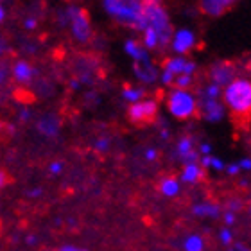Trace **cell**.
I'll return each instance as SVG.
<instances>
[{"instance_id":"41","label":"cell","mask_w":251,"mask_h":251,"mask_svg":"<svg viewBox=\"0 0 251 251\" xmlns=\"http://www.w3.org/2000/svg\"><path fill=\"white\" fill-rule=\"evenodd\" d=\"M25 242H27V244H36L38 239H36V237H34V235H29V237H27V239H25Z\"/></svg>"},{"instance_id":"49","label":"cell","mask_w":251,"mask_h":251,"mask_svg":"<svg viewBox=\"0 0 251 251\" xmlns=\"http://www.w3.org/2000/svg\"><path fill=\"white\" fill-rule=\"evenodd\" d=\"M250 208H251V198H250Z\"/></svg>"},{"instance_id":"44","label":"cell","mask_w":251,"mask_h":251,"mask_svg":"<svg viewBox=\"0 0 251 251\" xmlns=\"http://www.w3.org/2000/svg\"><path fill=\"white\" fill-rule=\"evenodd\" d=\"M4 18H5V9H4V5H0V24L4 22Z\"/></svg>"},{"instance_id":"43","label":"cell","mask_w":251,"mask_h":251,"mask_svg":"<svg viewBox=\"0 0 251 251\" xmlns=\"http://www.w3.org/2000/svg\"><path fill=\"white\" fill-rule=\"evenodd\" d=\"M160 136H162L163 140H167V138H169V129H165V127H163V129L160 131Z\"/></svg>"},{"instance_id":"30","label":"cell","mask_w":251,"mask_h":251,"mask_svg":"<svg viewBox=\"0 0 251 251\" xmlns=\"http://www.w3.org/2000/svg\"><path fill=\"white\" fill-rule=\"evenodd\" d=\"M210 167L215 169V171H225L226 165H225V163H223V160H221V158L212 156V163H210Z\"/></svg>"},{"instance_id":"31","label":"cell","mask_w":251,"mask_h":251,"mask_svg":"<svg viewBox=\"0 0 251 251\" xmlns=\"http://www.w3.org/2000/svg\"><path fill=\"white\" fill-rule=\"evenodd\" d=\"M9 181H11V178H9V174L5 173L4 169H0V188H4V187H7V185H9Z\"/></svg>"},{"instance_id":"20","label":"cell","mask_w":251,"mask_h":251,"mask_svg":"<svg viewBox=\"0 0 251 251\" xmlns=\"http://www.w3.org/2000/svg\"><path fill=\"white\" fill-rule=\"evenodd\" d=\"M144 38H142V47L146 49L147 52L149 50H154V49H160V42H158V34L152 31L151 27H147L146 31L142 32Z\"/></svg>"},{"instance_id":"4","label":"cell","mask_w":251,"mask_h":251,"mask_svg":"<svg viewBox=\"0 0 251 251\" xmlns=\"http://www.w3.org/2000/svg\"><path fill=\"white\" fill-rule=\"evenodd\" d=\"M167 111L178 121H188L198 115V99L190 90L173 88L167 95Z\"/></svg>"},{"instance_id":"10","label":"cell","mask_w":251,"mask_h":251,"mask_svg":"<svg viewBox=\"0 0 251 251\" xmlns=\"http://www.w3.org/2000/svg\"><path fill=\"white\" fill-rule=\"evenodd\" d=\"M198 113H201L206 122H221L226 115V108L221 104L219 100L212 99H203V102L198 106Z\"/></svg>"},{"instance_id":"42","label":"cell","mask_w":251,"mask_h":251,"mask_svg":"<svg viewBox=\"0 0 251 251\" xmlns=\"http://www.w3.org/2000/svg\"><path fill=\"white\" fill-rule=\"evenodd\" d=\"M235 248V251H251L248 246H244V244H237V246H233Z\"/></svg>"},{"instance_id":"37","label":"cell","mask_w":251,"mask_h":251,"mask_svg":"<svg viewBox=\"0 0 251 251\" xmlns=\"http://www.w3.org/2000/svg\"><path fill=\"white\" fill-rule=\"evenodd\" d=\"M199 152H201L203 156H210V152H212V146L204 142V144H201V146H199Z\"/></svg>"},{"instance_id":"32","label":"cell","mask_w":251,"mask_h":251,"mask_svg":"<svg viewBox=\"0 0 251 251\" xmlns=\"http://www.w3.org/2000/svg\"><path fill=\"white\" fill-rule=\"evenodd\" d=\"M38 22L36 18H32V16H29V18H25V22H24V27H25L27 31H32V29H36Z\"/></svg>"},{"instance_id":"48","label":"cell","mask_w":251,"mask_h":251,"mask_svg":"<svg viewBox=\"0 0 251 251\" xmlns=\"http://www.w3.org/2000/svg\"><path fill=\"white\" fill-rule=\"evenodd\" d=\"M79 251H88V250H83V248H79Z\"/></svg>"},{"instance_id":"2","label":"cell","mask_w":251,"mask_h":251,"mask_svg":"<svg viewBox=\"0 0 251 251\" xmlns=\"http://www.w3.org/2000/svg\"><path fill=\"white\" fill-rule=\"evenodd\" d=\"M223 100L228 110L237 119H246L251 115V81L246 77L233 79L226 88H223Z\"/></svg>"},{"instance_id":"40","label":"cell","mask_w":251,"mask_h":251,"mask_svg":"<svg viewBox=\"0 0 251 251\" xmlns=\"http://www.w3.org/2000/svg\"><path fill=\"white\" fill-rule=\"evenodd\" d=\"M58 251H79V248H75V246H61Z\"/></svg>"},{"instance_id":"36","label":"cell","mask_w":251,"mask_h":251,"mask_svg":"<svg viewBox=\"0 0 251 251\" xmlns=\"http://www.w3.org/2000/svg\"><path fill=\"white\" fill-rule=\"evenodd\" d=\"M210 163H212V156H201L199 158V167L203 169V171L210 167Z\"/></svg>"},{"instance_id":"8","label":"cell","mask_w":251,"mask_h":251,"mask_svg":"<svg viewBox=\"0 0 251 251\" xmlns=\"http://www.w3.org/2000/svg\"><path fill=\"white\" fill-rule=\"evenodd\" d=\"M162 70L169 72L173 77H178V75H194L196 70H198V65L192 59H187L185 56H176V58L165 59Z\"/></svg>"},{"instance_id":"14","label":"cell","mask_w":251,"mask_h":251,"mask_svg":"<svg viewBox=\"0 0 251 251\" xmlns=\"http://www.w3.org/2000/svg\"><path fill=\"white\" fill-rule=\"evenodd\" d=\"M34 74H36V70H34L27 61H16L15 65H13V77H15L18 83H29V81H32Z\"/></svg>"},{"instance_id":"35","label":"cell","mask_w":251,"mask_h":251,"mask_svg":"<svg viewBox=\"0 0 251 251\" xmlns=\"http://www.w3.org/2000/svg\"><path fill=\"white\" fill-rule=\"evenodd\" d=\"M226 173L230 174V176H237V174L241 173V169L237 163H230V165H226Z\"/></svg>"},{"instance_id":"6","label":"cell","mask_w":251,"mask_h":251,"mask_svg":"<svg viewBox=\"0 0 251 251\" xmlns=\"http://www.w3.org/2000/svg\"><path fill=\"white\" fill-rule=\"evenodd\" d=\"M158 115V102L154 99H144L136 104H131L127 108V119L131 124L146 126L151 124Z\"/></svg>"},{"instance_id":"38","label":"cell","mask_w":251,"mask_h":251,"mask_svg":"<svg viewBox=\"0 0 251 251\" xmlns=\"http://www.w3.org/2000/svg\"><path fill=\"white\" fill-rule=\"evenodd\" d=\"M29 119H31V111L24 108V110H22L20 113H18V121H20V122H27Z\"/></svg>"},{"instance_id":"50","label":"cell","mask_w":251,"mask_h":251,"mask_svg":"<svg viewBox=\"0 0 251 251\" xmlns=\"http://www.w3.org/2000/svg\"><path fill=\"white\" fill-rule=\"evenodd\" d=\"M49 251H52V250H49Z\"/></svg>"},{"instance_id":"11","label":"cell","mask_w":251,"mask_h":251,"mask_svg":"<svg viewBox=\"0 0 251 251\" xmlns=\"http://www.w3.org/2000/svg\"><path fill=\"white\" fill-rule=\"evenodd\" d=\"M233 2L230 0H203L199 4V9L203 11L206 16H212V18H217V16H223L225 13L231 9Z\"/></svg>"},{"instance_id":"34","label":"cell","mask_w":251,"mask_h":251,"mask_svg":"<svg viewBox=\"0 0 251 251\" xmlns=\"http://www.w3.org/2000/svg\"><path fill=\"white\" fill-rule=\"evenodd\" d=\"M156 158H158V151L154 147H149L146 151V160L147 162H152V160H156Z\"/></svg>"},{"instance_id":"45","label":"cell","mask_w":251,"mask_h":251,"mask_svg":"<svg viewBox=\"0 0 251 251\" xmlns=\"http://www.w3.org/2000/svg\"><path fill=\"white\" fill-rule=\"evenodd\" d=\"M4 75H5V70H2V68H0V83L4 81Z\"/></svg>"},{"instance_id":"46","label":"cell","mask_w":251,"mask_h":251,"mask_svg":"<svg viewBox=\"0 0 251 251\" xmlns=\"http://www.w3.org/2000/svg\"><path fill=\"white\" fill-rule=\"evenodd\" d=\"M4 127H5V124L2 121H0V133H2V131H4Z\"/></svg>"},{"instance_id":"13","label":"cell","mask_w":251,"mask_h":251,"mask_svg":"<svg viewBox=\"0 0 251 251\" xmlns=\"http://www.w3.org/2000/svg\"><path fill=\"white\" fill-rule=\"evenodd\" d=\"M133 72L142 83H154L158 79V70L156 67L149 63V65H138V63H133Z\"/></svg>"},{"instance_id":"19","label":"cell","mask_w":251,"mask_h":251,"mask_svg":"<svg viewBox=\"0 0 251 251\" xmlns=\"http://www.w3.org/2000/svg\"><path fill=\"white\" fill-rule=\"evenodd\" d=\"M122 99L126 102H129V104H136V102L146 99V90L142 88V86H124V90H122Z\"/></svg>"},{"instance_id":"33","label":"cell","mask_w":251,"mask_h":251,"mask_svg":"<svg viewBox=\"0 0 251 251\" xmlns=\"http://www.w3.org/2000/svg\"><path fill=\"white\" fill-rule=\"evenodd\" d=\"M237 165H239V169H241V171H251V158H242Z\"/></svg>"},{"instance_id":"7","label":"cell","mask_w":251,"mask_h":251,"mask_svg":"<svg viewBox=\"0 0 251 251\" xmlns=\"http://www.w3.org/2000/svg\"><path fill=\"white\" fill-rule=\"evenodd\" d=\"M210 79H212V84H217L219 88H226L233 79H237V67L231 61L215 63L210 68Z\"/></svg>"},{"instance_id":"22","label":"cell","mask_w":251,"mask_h":251,"mask_svg":"<svg viewBox=\"0 0 251 251\" xmlns=\"http://www.w3.org/2000/svg\"><path fill=\"white\" fill-rule=\"evenodd\" d=\"M194 149V138L192 136H183V138H179L178 146H176V152H178L179 160H183L187 154H190Z\"/></svg>"},{"instance_id":"29","label":"cell","mask_w":251,"mask_h":251,"mask_svg":"<svg viewBox=\"0 0 251 251\" xmlns=\"http://www.w3.org/2000/svg\"><path fill=\"white\" fill-rule=\"evenodd\" d=\"M223 221H225L226 228H230V226L235 225V214H233V212H230V210H226L225 214H223Z\"/></svg>"},{"instance_id":"15","label":"cell","mask_w":251,"mask_h":251,"mask_svg":"<svg viewBox=\"0 0 251 251\" xmlns=\"http://www.w3.org/2000/svg\"><path fill=\"white\" fill-rule=\"evenodd\" d=\"M181 181L188 185H196L198 181L204 178V171L199 167V163H190V165H185L183 171H181Z\"/></svg>"},{"instance_id":"3","label":"cell","mask_w":251,"mask_h":251,"mask_svg":"<svg viewBox=\"0 0 251 251\" xmlns=\"http://www.w3.org/2000/svg\"><path fill=\"white\" fill-rule=\"evenodd\" d=\"M144 20L147 27H151L152 31L158 34L160 49L169 47V43L173 40V25L169 20V13L160 2H144Z\"/></svg>"},{"instance_id":"17","label":"cell","mask_w":251,"mask_h":251,"mask_svg":"<svg viewBox=\"0 0 251 251\" xmlns=\"http://www.w3.org/2000/svg\"><path fill=\"white\" fill-rule=\"evenodd\" d=\"M36 127H38V131H40L42 135H47V136L58 135V131H59V121H58V117H56V115L42 117V121H38Z\"/></svg>"},{"instance_id":"39","label":"cell","mask_w":251,"mask_h":251,"mask_svg":"<svg viewBox=\"0 0 251 251\" xmlns=\"http://www.w3.org/2000/svg\"><path fill=\"white\" fill-rule=\"evenodd\" d=\"M29 196H31V198H38V196H42V188H32V190H29Z\"/></svg>"},{"instance_id":"24","label":"cell","mask_w":251,"mask_h":251,"mask_svg":"<svg viewBox=\"0 0 251 251\" xmlns=\"http://www.w3.org/2000/svg\"><path fill=\"white\" fill-rule=\"evenodd\" d=\"M223 95V88H219L217 84L210 83L206 88H204V99H212V100H219V97Z\"/></svg>"},{"instance_id":"16","label":"cell","mask_w":251,"mask_h":251,"mask_svg":"<svg viewBox=\"0 0 251 251\" xmlns=\"http://www.w3.org/2000/svg\"><path fill=\"white\" fill-rule=\"evenodd\" d=\"M192 214L198 217H221V206L217 203H198L192 206Z\"/></svg>"},{"instance_id":"1","label":"cell","mask_w":251,"mask_h":251,"mask_svg":"<svg viewBox=\"0 0 251 251\" xmlns=\"http://www.w3.org/2000/svg\"><path fill=\"white\" fill-rule=\"evenodd\" d=\"M102 7L110 16H113L117 22L124 25H129L136 31L144 32L147 29V24L144 20V2L136 0H106L102 2Z\"/></svg>"},{"instance_id":"26","label":"cell","mask_w":251,"mask_h":251,"mask_svg":"<svg viewBox=\"0 0 251 251\" xmlns=\"http://www.w3.org/2000/svg\"><path fill=\"white\" fill-rule=\"evenodd\" d=\"M94 149L95 151H99V152H104L110 149V138H97V140L94 142Z\"/></svg>"},{"instance_id":"25","label":"cell","mask_w":251,"mask_h":251,"mask_svg":"<svg viewBox=\"0 0 251 251\" xmlns=\"http://www.w3.org/2000/svg\"><path fill=\"white\" fill-rule=\"evenodd\" d=\"M219 239L225 246H231V244H233V233H231L230 228H226L225 226V228L219 231Z\"/></svg>"},{"instance_id":"28","label":"cell","mask_w":251,"mask_h":251,"mask_svg":"<svg viewBox=\"0 0 251 251\" xmlns=\"http://www.w3.org/2000/svg\"><path fill=\"white\" fill-rule=\"evenodd\" d=\"M63 162H59V160H56V162H52V163H49V173L52 174V176H58V174H61L63 173Z\"/></svg>"},{"instance_id":"27","label":"cell","mask_w":251,"mask_h":251,"mask_svg":"<svg viewBox=\"0 0 251 251\" xmlns=\"http://www.w3.org/2000/svg\"><path fill=\"white\" fill-rule=\"evenodd\" d=\"M226 206H228L226 210H230V212L237 214L239 210H242V201H241L239 198H231V199H228V203H226Z\"/></svg>"},{"instance_id":"23","label":"cell","mask_w":251,"mask_h":251,"mask_svg":"<svg viewBox=\"0 0 251 251\" xmlns=\"http://www.w3.org/2000/svg\"><path fill=\"white\" fill-rule=\"evenodd\" d=\"M192 84H194V75H178V77H174L173 86L178 90H190Z\"/></svg>"},{"instance_id":"47","label":"cell","mask_w":251,"mask_h":251,"mask_svg":"<svg viewBox=\"0 0 251 251\" xmlns=\"http://www.w3.org/2000/svg\"><path fill=\"white\" fill-rule=\"evenodd\" d=\"M248 68L251 70V56H250V59H248Z\"/></svg>"},{"instance_id":"18","label":"cell","mask_w":251,"mask_h":251,"mask_svg":"<svg viewBox=\"0 0 251 251\" xmlns=\"http://www.w3.org/2000/svg\"><path fill=\"white\" fill-rule=\"evenodd\" d=\"M179 188H181V185H179V181L174 176H167V178H163L160 181V192L165 198H176L179 194Z\"/></svg>"},{"instance_id":"21","label":"cell","mask_w":251,"mask_h":251,"mask_svg":"<svg viewBox=\"0 0 251 251\" xmlns=\"http://www.w3.org/2000/svg\"><path fill=\"white\" fill-rule=\"evenodd\" d=\"M185 251H204V239L199 233H192L188 235L183 242Z\"/></svg>"},{"instance_id":"9","label":"cell","mask_w":251,"mask_h":251,"mask_svg":"<svg viewBox=\"0 0 251 251\" xmlns=\"http://www.w3.org/2000/svg\"><path fill=\"white\" fill-rule=\"evenodd\" d=\"M171 47L179 56L190 52L196 47V34H194V31H190V29H179V31H176L173 34V40H171Z\"/></svg>"},{"instance_id":"12","label":"cell","mask_w":251,"mask_h":251,"mask_svg":"<svg viewBox=\"0 0 251 251\" xmlns=\"http://www.w3.org/2000/svg\"><path fill=\"white\" fill-rule=\"evenodd\" d=\"M124 50H126V54H127L135 63H138V65H149V63H151L149 52H147L146 49L142 47L136 40H126Z\"/></svg>"},{"instance_id":"5","label":"cell","mask_w":251,"mask_h":251,"mask_svg":"<svg viewBox=\"0 0 251 251\" xmlns=\"http://www.w3.org/2000/svg\"><path fill=\"white\" fill-rule=\"evenodd\" d=\"M67 18L70 20V25H72L74 38L81 43L88 42L90 36H92V25H90L88 13L81 9V7L70 5L67 9Z\"/></svg>"}]
</instances>
